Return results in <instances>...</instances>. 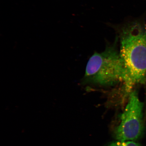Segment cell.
Returning <instances> with one entry per match:
<instances>
[{
  "instance_id": "1",
  "label": "cell",
  "mask_w": 146,
  "mask_h": 146,
  "mask_svg": "<svg viewBox=\"0 0 146 146\" xmlns=\"http://www.w3.org/2000/svg\"><path fill=\"white\" fill-rule=\"evenodd\" d=\"M112 27L119 34V54L131 83L146 81V25L138 20Z\"/></svg>"
},
{
  "instance_id": "2",
  "label": "cell",
  "mask_w": 146,
  "mask_h": 146,
  "mask_svg": "<svg viewBox=\"0 0 146 146\" xmlns=\"http://www.w3.org/2000/svg\"><path fill=\"white\" fill-rule=\"evenodd\" d=\"M118 39L117 36L114 44L91 56L87 64L85 77L87 81L102 86L123 82L127 92H131L134 86L127 75L119 52L116 48Z\"/></svg>"
},
{
  "instance_id": "3",
  "label": "cell",
  "mask_w": 146,
  "mask_h": 146,
  "mask_svg": "<svg viewBox=\"0 0 146 146\" xmlns=\"http://www.w3.org/2000/svg\"><path fill=\"white\" fill-rule=\"evenodd\" d=\"M144 104L139 98L137 92L132 91L128 101L120 116V122L114 130L118 141H134L140 137L143 133Z\"/></svg>"
},
{
  "instance_id": "4",
  "label": "cell",
  "mask_w": 146,
  "mask_h": 146,
  "mask_svg": "<svg viewBox=\"0 0 146 146\" xmlns=\"http://www.w3.org/2000/svg\"><path fill=\"white\" fill-rule=\"evenodd\" d=\"M108 146H141L139 143L133 141H118L110 144Z\"/></svg>"
},
{
  "instance_id": "5",
  "label": "cell",
  "mask_w": 146,
  "mask_h": 146,
  "mask_svg": "<svg viewBox=\"0 0 146 146\" xmlns=\"http://www.w3.org/2000/svg\"><path fill=\"white\" fill-rule=\"evenodd\" d=\"M145 1H146V0H145Z\"/></svg>"
}]
</instances>
